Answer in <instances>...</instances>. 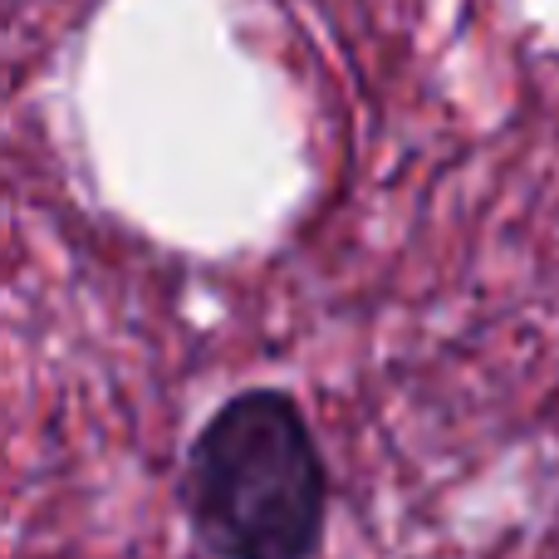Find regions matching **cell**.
<instances>
[{"label": "cell", "mask_w": 559, "mask_h": 559, "mask_svg": "<svg viewBox=\"0 0 559 559\" xmlns=\"http://www.w3.org/2000/svg\"><path fill=\"white\" fill-rule=\"evenodd\" d=\"M329 501L324 447L285 388L216 403L177 472V506L206 559H319Z\"/></svg>", "instance_id": "6da1fadb"}]
</instances>
